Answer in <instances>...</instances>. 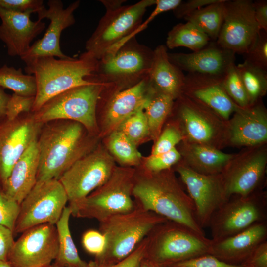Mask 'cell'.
<instances>
[{
    "label": "cell",
    "instance_id": "obj_45",
    "mask_svg": "<svg viewBox=\"0 0 267 267\" xmlns=\"http://www.w3.org/2000/svg\"><path fill=\"white\" fill-rule=\"evenodd\" d=\"M82 243L88 252L97 257L103 253L106 240L104 235L99 231L89 230L83 234Z\"/></svg>",
    "mask_w": 267,
    "mask_h": 267
},
{
    "label": "cell",
    "instance_id": "obj_18",
    "mask_svg": "<svg viewBox=\"0 0 267 267\" xmlns=\"http://www.w3.org/2000/svg\"><path fill=\"white\" fill-rule=\"evenodd\" d=\"M222 77L187 73L185 75L181 94L228 120L239 107L225 92Z\"/></svg>",
    "mask_w": 267,
    "mask_h": 267
},
{
    "label": "cell",
    "instance_id": "obj_10",
    "mask_svg": "<svg viewBox=\"0 0 267 267\" xmlns=\"http://www.w3.org/2000/svg\"><path fill=\"white\" fill-rule=\"evenodd\" d=\"M68 201L58 179L38 181L20 204L14 234L44 223L55 225Z\"/></svg>",
    "mask_w": 267,
    "mask_h": 267
},
{
    "label": "cell",
    "instance_id": "obj_54",
    "mask_svg": "<svg viewBox=\"0 0 267 267\" xmlns=\"http://www.w3.org/2000/svg\"><path fill=\"white\" fill-rule=\"evenodd\" d=\"M0 267H12L7 261H0Z\"/></svg>",
    "mask_w": 267,
    "mask_h": 267
},
{
    "label": "cell",
    "instance_id": "obj_43",
    "mask_svg": "<svg viewBox=\"0 0 267 267\" xmlns=\"http://www.w3.org/2000/svg\"><path fill=\"white\" fill-rule=\"evenodd\" d=\"M158 137L151 155H157L171 150L176 148V145L182 138L179 131L173 127L167 128Z\"/></svg>",
    "mask_w": 267,
    "mask_h": 267
},
{
    "label": "cell",
    "instance_id": "obj_15",
    "mask_svg": "<svg viewBox=\"0 0 267 267\" xmlns=\"http://www.w3.org/2000/svg\"><path fill=\"white\" fill-rule=\"evenodd\" d=\"M177 171L194 205L199 224L202 228L208 227L213 214L229 199L222 174H203L184 165Z\"/></svg>",
    "mask_w": 267,
    "mask_h": 267
},
{
    "label": "cell",
    "instance_id": "obj_16",
    "mask_svg": "<svg viewBox=\"0 0 267 267\" xmlns=\"http://www.w3.org/2000/svg\"><path fill=\"white\" fill-rule=\"evenodd\" d=\"M0 121V184H4L19 158L38 139L44 124L33 114Z\"/></svg>",
    "mask_w": 267,
    "mask_h": 267
},
{
    "label": "cell",
    "instance_id": "obj_9",
    "mask_svg": "<svg viewBox=\"0 0 267 267\" xmlns=\"http://www.w3.org/2000/svg\"><path fill=\"white\" fill-rule=\"evenodd\" d=\"M103 88V84L92 81L70 89L48 100L34 112V117L42 124L58 120L74 121L88 131L94 132L97 104Z\"/></svg>",
    "mask_w": 267,
    "mask_h": 267
},
{
    "label": "cell",
    "instance_id": "obj_44",
    "mask_svg": "<svg viewBox=\"0 0 267 267\" xmlns=\"http://www.w3.org/2000/svg\"><path fill=\"white\" fill-rule=\"evenodd\" d=\"M35 97L19 95L13 93L8 101L6 114V119L13 120L23 113H28L32 111Z\"/></svg>",
    "mask_w": 267,
    "mask_h": 267
},
{
    "label": "cell",
    "instance_id": "obj_40",
    "mask_svg": "<svg viewBox=\"0 0 267 267\" xmlns=\"http://www.w3.org/2000/svg\"><path fill=\"white\" fill-rule=\"evenodd\" d=\"M180 158V153L175 148L165 153L151 155L145 162V166L150 172H160L169 169Z\"/></svg>",
    "mask_w": 267,
    "mask_h": 267
},
{
    "label": "cell",
    "instance_id": "obj_8",
    "mask_svg": "<svg viewBox=\"0 0 267 267\" xmlns=\"http://www.w3.org/2000/svg\"><path fill=\"white\" fill-rule=\"evenodd\" d=\"M134 171L124 168L114 169L108 180L78 203L69 206L71 215L94 219L103 222L107 219L133 210Z\"/></svg>",
    "mask_w": 267,
    "mask_h": 267
},
{
    "label": "cell",
    "instance_id": "obj_30",
    "mask_svg": "<svg viewBox=\"0 0 267 267\" xmlns=\"http://www.w3.org/2000/svg\"><path fill=\"white\" fill-rule=\"evenodd\" d=\"M225 0H218L194 11L184 19L204 32L210 40L216 41L223 21Z\"/></svg>",
    "mask_w": 267,
    "mask_h": 267
},
{
    "label": "cell",
    "instance_id": "obj_49",
    "mask_svg": "<svg viewBox=\"0 0 267 267\" xmlns=\"http://www.w3.org/2000/svg\"><path fill=\"white\" fill-rule=\"evenodd\" d=\"M13 235L12 231L0 225V261H7L15 242Z\"/></svg>",
    "mask_w": 267,
    "mask_h": 267
},
{
    "label": "cell",
    "instance_id": "obj_52",
    "mask_svg": "<svg viewBox=\"0 0 267 267\" xmlns=\"http://www.w3.org/2000/svg\"><path fill=\"white\" fill-rule=\"evenodd\" d=\"M100 1L104 5L106 10H112L116 9L121 6L122 4L126 1V0H102Z\"/></svg>",
    "mask_w": 267,
    "mask_h": 267
},
{
    "label": "cell",
    "instance_id": "obj_57",
    "mask_svg": "<svg viewBox=\"0 0 267 267\" xmlns=\"http://www.w3.org/2000/svg\"><path fill=\"white\" fill-rule=\"evenodd\" d=\"M51 267V265L50 267Z\"/></svg>",
    "mask_w": 267,
    "mask_h": 267
},
{
    "label": "cell",
    "instance_id": "obj_5",
    "mask_svg": "<svg viewBox=\"0 0 267 267\" xmlns=\"http://www.w3.org/2000/svg\"><path fill=\"white\" fill-rule=\"evenodd\" d=\"M153 50L139 44L135 36L111 54L97 60L95 70L89 77L112 88L113 93L129 89L148 77Z\"/></svg>",
    "mask_w": 267,
    "mask_h": 267
},
{
    "label": "cell",
    "instance_id": "obj_51",
    "mask_svg": "<svg viewBox=\"0 0 267 267\" xmlns=\"http://www.w3.org/2000/svg\"><path fill=\"white\" fill-rule=\"evenodd\" d=\"M11 95L6 93L0 86V121L6 118L7 106Z\"/></svg>",
    "mask_w": 267,
    "mask_h": 267
},
{
    "label": "cell",
    "instance_id": "obj_25",
    "mask_svg": "<svg viewBox=\"0 0 267 267\" xmlns=\"http://www.w3.org/2000/svg\"><path fill=\"white\" fill-rule=\"evenodd\" d=\"M37 140L31 144L16 161L8 178L0 189L20 204L37 182L39 161Z\"/></svg>",
    "mask_w": 267,
    "mask_h": 267
},
{
    "label": "cell",
    "instance_id": "obj_2",
    "mask_svg": "<svg viewBox=\"0 0 267 267\" xmlns=\"http://www.w3.org/2000/svg\"><path fill=\"white\" fill-rule=\"evenodd\" d=\"M84 129L78 122L65 120L43 124L37 140L39 161L37 181L58 180L75 161L87 154Z\"/></svg>",
    "mask_w": 267,
    "mask_h": 267
},
{
    "label": "cell",
    "instance_id": "obj_41",
    "mask_svg": "<svg viewBox=\"0 0 267 267\" xmlns=\"http://www.w3.org/2000/svg\"><path fill=\"white\" fill-rule=\"evenodd\" d=\"M166 267H246L243 265H235L223 261L216 257L206 254L177 262Z\"/></svg>",
    "mask_w": 267,
    "mask_h": 267
},
{
    "label": "cell",
    "instance_id": "obj_39",
    "mask_svg": "<svg viewBox=\"0 0 267 267\" xmlns=\"http://www.w3.org/2000/svg\"><path fill=\"white\" fill-rule=\"evenodd\" d=\"M20 210V204L0 189V225L13 232Z\"/></svg>",
    "mask_w": 267,
    "mask_h": 267
},
{
    "label": "cell",
    "instance_id": "obj_14",
    "mask_svg": "<svg viewBox=\"0 0 267 267\" xmlns=\"http://www.w3.org/2000/svg\"><path fill=\"white\" fill-rule=\"evenodd\" d=\"M259 31L254 17L253 1L225 0L223 21L216 41L219 46L244 55Z\"/></svg>",
    "mask_w": 267,
    "mask_h": 267
},
{
    "label": "cell",
    "instance_id": "obj_26",
    "mask_svg": "<svg viewBox=\"0 0 267 267\" xmlns=\"http://www.w3.org/2000/svg\"><path fill=\"white\" fill-rule=\"evenodd\" d=\"M184 78L183 72L170 61L166 46H157L153 50V62L148 75L150 86L175 99L181 94Z\"/></svg>",
    "mask_w": 267,
    "mask_h": 267
},
{
    "label": "cell",
    "instance_id": "obj_17",
    "mask_svg": "<svg viewBox=\"0 0 267 267\" xmlns=\"http://www.w3.org/2000/svg\"><path fill=\"white\" fill-rule=\"evenodd\" d=\"M80 3V1L77 0L64 8L61 0H49L47 2L48 8L44 7L37 12L38 20L46 18L50 22L43 37L36 41L20 57L25 63L40 57L51 56L59 59L70 57L61 51L60 39L62 31L75 23L74 12Z\"/></svg>",
    "mask_w": 267,
    "mask_h": 267
},
{
    "label": "cell",
    "instance_id": "obj_21",
    "mask_svg": "<svg viewBox=\"0 0 267 267\" xmlns=\"http://www.w3.org/2000/svg\"><path fill=\"white\" fill-rule=\"evenodd\" d=\"M31 14L0 8V40L6 44L9 56L25 54L31 42L45 28L42 20L32 21Z\"/></svg>",
    "mask_w": 267,
    "mask_h": 267
},
{
    "label": "cell",
    "instance_id": "obj_36",
    "mask_svg": "<svg viewBox=\"0 0 267 267\" xmlns=\"http://www.w3.org/2000/svg\"><path fill=\"white\" fill-rule=\"evenodd\" d=\"M222 82L225 92L238 106L246 108L251 106L235 63L230 65L223 75Z\"/></svg>",
    "mask_w": 267,
    "mask_h": 267
},
{
    "label": "cell",
    "instance_id": "obj_4",
    "mask_svg": "<svg viewBox=\"0 0 267 267\" xmlns=\"http://www.w3.org/2000/svg\"><path fill=\"white\" fill-rule=\"evenodd\" d=\"M166 219L136 205L128 213L112 216L100 222L99 231L104 235L103 253L94 261L97 264H115L132 253L158 224Z\"/></svg>",
    "mask_w": 267,
    "mask_h": 267
},
{
    "label": "cell",
    "instance_id": "obj_11",
    "mask_svg": "<svg viewBox=\"0 0 267 267\" xmlns=\"http://www.w3.org/2000/svg\"><path fill=\"white\" fill-rule=\"evenodd\" d=\"M115 168L111 156L100 149L88 153L75 161L59 181L73 205L105 183Z\"/></svg>",
    "mask_w": 267,
    "mask_h": 267
},
{
    "label": "cell",
    "instance_id": "obj_48",
    "mask_svg": "<svg viewBox=\"0 0 267 267\" xmlns=\"http://www.w3.org/2000/svg\"><path fill=\"white\" fill-rule=\"evenodd\" d=\"M246 267H267V241L260 244L246 261Z\"/></svg>",
    "mask_w": 267,
    "mask_h": 267
},
{
    "label": "cell",
    "instance_id": "obj_24",
    "mask_svg": "<svg viewBox=\"0 0 267 267\" xmlns=\"http://www.w3.org/2000/svg\"><path fill=\"white\" fill-rule=\"evenodd\" d=\"M266 221L256 223L236 234L213 241L210 254L229 263V261L247 260L254 250L266 241Z\"/></svg>",
    "mask_w": 267,
    "mask_h": 267
},
{
    "label": "cell",
    "instance_id": "obj_56",
    "mask_svg": "<svg viewBox=\"0 0 267 267\" xmlns=\"http://www.w3.org/2000/svg\"><path fill=\"white\" fill-rule=\"evenodd\" d=\"M154 267H165L161 266H154Z\"/></svg>",
    "mask_w": 267,
    "mask_h": 267
},
{
    "label": "cell",
    "instance_id": "obj_55",
    "mask_svg": "<svg viewBox=\"0 0 267 267\" xmlns=\"http://www.w3.org/2000/svg\"><path fill=\"white\" fill-rule=\"evenodd\" d=\"M89 265H90L89 267H91L90 263H89ZM51 267H59V266H56V265H51Z\"/></svg>",
    "mask_w": 267,
    "mask_h": 267
},
{
    "label": "cell",
    "instance_id": "obj_34",
    "mask_svg": "<svg viewBox=\"0 0 267 267\" xmlns=\"http://www.w3.org/2000/svg\"><path fill=\"white\" fill-rule=\"evenodd\" d=\"M0 86L24 96L35 97L37 92L36 80L34 75L24 74L21 68L7 65L0 68Z\"/></svg>",
    "mask_w": 267,
    "mask_h": 267
},
{
    "label": "cell",
    "instance_id": "obj_12",
    "mask_svg": "<svg viewBox=\"0 0 267 267\" xmlns=\"http://www.w3.org/2000/svg\"><path fill=\"white\" fill-rule=\"evenodd\" d=\"M267 202L265 196L255 192L245 197H231L212 216L208 227L213 241L228 237L266 221Z\"/></svg>",
    "mask_w": 267,
    "mask_h": 267
},
{
    "label": "cell",
    "instance_id": "obj_38",
    "mask_svg": "<svg viewBox=\"0 0 267 267\" xmlns=\"http://www.w3.org/2000/svg\"><path fill=\"white\" fill-rule=\"evenodd\" d=\"M243 55L244 60L267 70V33L260 30L247 52Z\"/></svg>",
    "mask_w": 267,
    "mask_h": 267
},
{
    "label": "cell",
    "instance_id": "obj_27",
    "mask_svg": "<svg viewBox=\"0 0 267 267\" xmlns=\"http://www.w3.org/2000/svg\"><path fill=\"white\" fill-rule=\"evenodd\" d=\"M177 98L178 113L188 136L194 143L208 145L215 134V129L209 122L214 112L182 94Z\"/></svg>",
    "mask_w": 267,
    "mask_h": 267
},
{
    "label": "cell",
    "instance_id": "obj_42",
    "mask_svg": "<svg viewBox=\"0 0 267 267\" xmlns=\"http://www.w3.org/2000/svg\"><path fill=\"white\" fill-rule=\"evenodd\" d=\"M147 243V236L132 253L119 262L107 265H99L94 262H91V267H140L146 258Z\"/></svg>",
    "mask_w": 267,
    "mask_h": 267
},
{
    "label": "cell",
    "instance_id": "obj_32",
    "mask_svg": "<svg viewBox=\"0 0 267 267\" xmlns=\"http://www.w3.org/2000/svg\"><path fill=\"white\" fill-rule=\"evenodd\" d=\"M210 41L206 34L191 23L186 22L178 23L172 28L168 33L165 45L169 49L185 47L196 51Z\"/></svg>",
    "mask_w": 267,
    "mask_h": 267
},
{
    "label": "cell",
    "instance_id": "obj_20",
    "mask_svg": "<svg viewBox=\"0 0 267 267\" xmlns=\"http://www.w3.org/2000/svg\"><path fill=\"white\" fill-rule=\"evenodd\" d=\"M235 53L210 42L191 53H168L170 61L182 72L222 77L235 63Z\"/></svg>",
    "mask_w": 267,
    "mask_h": 267
},
{
    "label": "cell",
    "instance_id": "obj_7",
    "mask_svg": "<svg viewBox=\"0 0 267 267\" xmlns=\"http://www.w3.org/2000/svg\"><path fill=\"white\" fill-rule=\"evenodd\" d=\"M146 259L154 266L173 264L210 254L212 241L189 228L167 221L147 236Z\"/></svg>",
    "mask_w": 267,
    "mask_h": 267
},
{
    "label": "cell",
    "instance_id": "obj_35",
    "mask_svg": "<svg viewBox=\"0 0 267 267\" xmlns=\"http://www.w3.org/2000/svg\"><path fill=\"white\" fill-rule=\"evenodd\" d=\"M108 146L110 151L122 163L129 165L139 163L141 155L136 145L121 132L117 130L112 132Z\"/></svg>",
    "mask_w": 267,
    "mask_h": 267
},
{
    "label": "cell",
    "instance_id": "obj_6",
    "mask_svg": "<svg viewBox=\"0 0 267 267\" xmlns=\"http://www.w3.org/2000/svg\"><path fill=\"white\" fill-rule=\"evenodd\" d=\"M156 0H142L134 4L106 10L85 44L86 53L99 60L111 54L148 25L142 23L147 8Z\"/></svg>",
    "mask_w": 267,
    "mask_h": 267
},
{
    "label": "cell",
    "instance_id": "obj_13",
    "mask_svg": "<svg viewBox=\"0 0 267 267\" xmlns=\"http://www.w3.org/2000/svg\"><path fill=\"white\" fill-rule=\"evenodd\" d=\"M14 242L7 261L12 267H48L58 253L55 225L44 223L23 233Z\"/></svg>",
    "mask_w": 267,
    "mask_h": 267
},
{
    "label": "cell",
    "instance_id": "obj_29",
    "mask_svg": "<svg viewBox=\"0 0 267 267\" xmlns=\"http://www.w3.org/2000/svg\"><path fill=\"white\" fill-rule=\"evenodd\" d=\"M71 215L70 207L66 206L55 226L58 240V250L54 265L61 267H89V263L80 257L72 238L69 219Z\"/></svg>",
    "mask_w": 267,
    "mask_h": 267
},
{
    "label": "cell",
    "instance_id": "obj_53",
    "mask_svg": "<svg viewBox=\"0 0 267 267\" xmlns=\"http://www.w3.org/2000/svg\"><path fill=\"white\" fill-rule=\"evenodd\" d=\"M140 267H154V265L145 258L142 261Z\"/></svg>",
    "mask_w": 267,
    "mask_h": 267
},
{
    "label": "cell",
    "instance_id": "obj_33",
    "mask_svg": "<svg viewBox=\"0 0 267 267\" xmlns=\"http://www.w3.org/2000/svg\"><path fill=\"white\" fill-rule=\"evenodd\" d=\"M248 95L250 105L259 101L267 90V70L244 60L236 65Z\"/></svg>",
    "mask_w": 267,
    "mask_h": 267
},
{
    "label": "cell",
    "instance_id": "obj_22",
    "mask_svg": "<svg viewBox=\"0 0 267 267\" xmlns=\"http://www.w3.org/2000/svg\"><path fill=\"white\" fill-rule=\"evenodd\" d=\"M230 140L237 146H254L267 139V116L261 102L234 112L229 125Z\"/></svg>",
    "mask_w": 267,
    "mask_h": 267
},
{
    "label": "cell",
    "instance_id": "obj_37",
    "mask_svg": "<svg viewBox=\"0 0 267 267\" xmlns=\"http://www.w3.org/2000/svg\"><path fill=\"white\" fill-rule=\"evenodd\" d=\"M123 133L135 145L149 135L144 108H140L124 120L116 129Z\"/></svg>",
    "mask_w": 267,
    "mask_h": 267
},
{
    "label": "cell",
    "instance_id": "obj_31",
    "mask_svg": "<svg viewBox=\"0 0 267 267\" xmlns=\"http://www.w3.org/2000/svg\"><path fill=\"white\" fill-rule=\"evenodd\" d=\"M174 99L170 96L155 90L150 86L144 112L147 119L149 135L157 138L166 117L171 112Z\"/></svg>",
    "mask_w": 267,
    "mask_h": 267
},
{
    "label": "cell",
    "instance_id": "obj_28",
    "mask_svg": "<svg viewBox=\"0 0 267 267\" xmlns=\"http://www.w3.org/2000/svg\"><path fill=\"white\" fill-rule=\"evenodd\" d=\"M185 156L187 167L205 175L222 174L236 157L209 145L194 143L189 144Z\"/></svg>",
    "mask_w": 267,
    "mask_h": 267
},
{
    "label": "cell",
    "instance_id": "obj_50",
    "mask_svg": "<svg viewBox=\"0 0 267 267\" xmlns=\"http://www.w3.org/2000/svg\"><path fill=\"white\" fill-rule=\"evenodd\" d=\"M253 8L255 19L259 29L267 33V0L253 1Z\"/></svg>",
    "mask_w": 267,
    "mask_h": 267
},
{
    "label": "cell",
    "instance_id": "obj_1",
    "mask_svg": "<svg viewBox=\"0 0 267 267\" xmlns=\"http://www.w3.org/2000/svg\"><path fill=\"white\" fill-rule=\"evenodd\" d=\"M166 170L134 180L133 195L136 205L168 221L205 236L196 217L192 200L174 176Z\"/></svg>",
    "mask_w": 267,
    "mask_h": 267
},
{
    "label": "cell",
    "instance_id": "obj_47",
    "mask_svg": "<svg viewBox=\"0 0 267 267\" xmlns=\"http://www.w3.org/2000/svg\"><path fill=\"white\" fill-rule=\"evenodd\" d=\"M218 0H189L182 2L173 10L178 19H184L194 11L205 7Z\"/></svg>",
    "mask_w": 267,
    "mask_h": 267
},
{
    "label": "cell",
    "instance_id": "obj_19",
    "mask_svg": "<svg viewBox=\"0 0 267 267\" xmlns=\"http://www.w3.org/2000/svg\"><path fill=\"white\" fill-rule=\"evenodd\" d=\"M240 157L236 162L232 160L222 174L228 199L256 192L264 177L267 161L265 150H256Z\"/></svg>",
    "mask_w": 267,
    "mask_h": 267
},
{
    "label": "cell",
    "instance_id": "obj_3",
    "mask_svg": "<svg viewBox=\"0 0 267 267\" xmlns=\"http://www.w3.org/2000/svg\"><path fill=\"white\" fill-rule=\"evenodd\" d=\"M97 60L85 52L76 59L40 57L26 63L27 74L36 80L37 92L32 111H38L45 102L70 89L91 83L87 78L94 71Z\"/></svg>",
    "mask_w": 267,
    "mask_h": 267
},
{
    "label": "cell",
    "instance_id": "obj_46",
    "mask_svg": "<svg viewBox=\"0 0 267 267\" xmlns=\"http://www.w3.org/2000/svg\"><path fill=\"white\" fill-rule=\"evenodd\" d=\"M44 7L42 0H0V8L21 13H37Z\"/></svg>",
    "mask_w": 267,
    "mask_h": 267
},
{
    "label": "cell",
    "instance_id": "obj_23",
    "mask_svg": "<svg viewBox=\"0 0 267 267\" xmlns=\"http://www.w3.org/2000/svg\"><path fill=\"white\" fill-rule=\"evenodd\" d=\"M150 88L147 77L135 86L112 95L104 111V134L116 130L127 118L144 108Z\"/></svg>",
    "mask_w": 267,
    "mask_h": 267
}]
</instances>
